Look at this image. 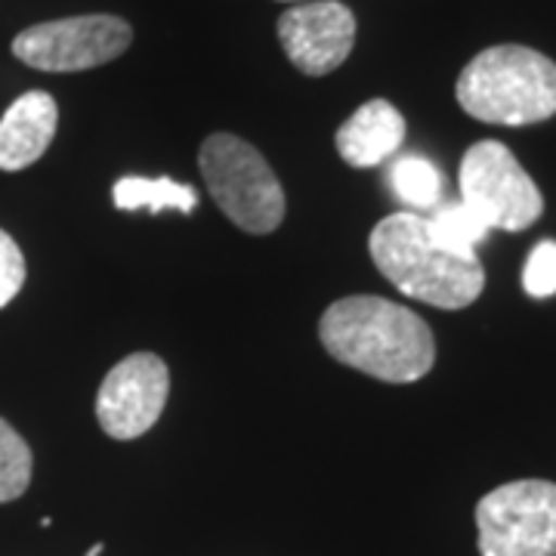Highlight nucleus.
I'll return each instance as SVG.
<instances>
[{
    "instance_id": "2",
    "label": "nucleus",
    "mask_w": 556,
    "mask_h": 556,
    "mask_svg": "<svg viewBox=\"0 0 556 556\" xmlns=\"http://www.w3.org/2000/svg\"><path fill=\"white\" fill-rule=\"evenodd\" d=\"M368 251L380 276L393 281L402 294L437 309H464L477 303L485 288V269L477 254L442 248L430 236L427 217L412 211L380 219L371 229Z\"/></svg>"
},
{
    "instance_id": "4",
    "label": "nucleus",
    "mask_w": 556,
    "mask_h": 556,
    "mask_svg": "<svg viewBox=\"0 0 556 556\" xmlns=\"http://www.w3.org/2000/svg\"><path fill=\"white\" fill-rule=\"evenodd\" d=\"M199 170L217 207L251 236H269L285 219V189L257 146L236 134H211L199 149Z\"/></svg>"
},
{
    "instance_id": "3",
    "label": "nucleus",
    "mask_w": 556,
    "mask_h": 556,
    "mask_svg": "<svg viewBox=\"0 0 556 556\" xmlns=\"http://www.w3.org/2000/svg\"><path fill=\"white\" fill-rule=\"evenodd\" d=\"M455 97L482 124H541L556 115V62L522 43H497L464 65Z\"/></svg>"
},
{
    "instance_id": "7",
    "label": "nucleus",
    "mask_w": 556,
    "mask_h": 556,
    "mask_svg": "<svg viewBox=\"0 0 556 556\" xmlns=\"http://www.w3.org/2000/svg\"><path fill=\"white\" fill-rule=\"evenodd\" d=\"M134 43L130 22L112 13H87L38 22L13 38V56L35 72L72 75L118 60Z\"/></svg>"
},
{
    "instance_id": "8",
    "label": "nucleus",
    "mask_w": 556,
    "mask_h": 556,
    "mask_svg": "<svg viewBox=\"0 0 556 556\" xmlns=\"http://www.w3.org/2000/svg\"><path fill=\"white\" fill-rule=\"evenodd\" d=\"M170 393L167 362L155 353H134L121 358L105 375L97 393V420L102 433L130 442L159 424Z\"/></svg>"
},
{
    "instance_id": "13",
    "label": "nucleus",
    "mask_w": 556,
    "mask_h": 556,
    "mask_svg": "<svg viewBox=\"0 0 556 556\" xmlns=\"http://www.w3.org/2000/svg\"><path fill=\"white\" fill-rule=\"evenodd\" d=\"M427 229L442 248L457 251V254H477L479 244L492 232L485 226V219L479 217L473 207H467L464 201L439 207L437 214L427 219Z\"/></svg>"
},
{
    "instance_id": "15",
    "label": "nucleus",
    "mask_w": 556,
    "mask_h": 556,
    "mask_svg": "<svg viewBox=\"0 0 556 556\" xmlns=\"http://www.w3.org/2000/svg\"><path fill=\"white\" fill-rule=\"evenodd\" d=\"M31 470L35 457L28 442L16 433L13 424L0 417V504L25 495V489L31 485Z\"/></svg>"
},
{
    "instance_id": "10",
    "label": "nucleus",
    "mask_w": 556,
    "mask_h": 556,
    "mask_svg": "<svg viewBox=\"0 0 556 556\" xmlns=\"http://www.w3.org/2000/svg\"><path fill=\"white\" fill-rule=\"evenodd\" d=\"M60 127V105L47 90H28L0 118V170L31 167L50 149Z\"/></svg>"
},
{
    "instance_id": "19",
    "label": "nucleus",
    "mask_w": 556,
    "mask_h": 556,
    "mask_svg": "<svg viewBox=\"0 0 556 556\" xmlns=\"http://www.w3.org/2000/svg\"><path fill=\"white\" fill-rule=\"evenodd\" d=\"M285 3H306V0H285Z\"/></svg>"
},
{
    "instance_id": "11",
    "label": "nucleus",
    "mask_w": 556,
    "mask_h": 556,
    "mask_svg": "<svg viewBox=\"0 0 556 556\" xmlns=\"http://www.w3.org/2000/svg\"><path fill=\"white\" fill-rule=\"evenodd\" d=\"M334 142L350 167H378L405 142V118L393 102H365L340 124Z\"/></svg>"
},
{
    "instance_id": "18",
    "label": "nucleus",
    "mask_w": 556,
    "mask_h": 556,
    "mask_svg": "<svg viewBox=\"0 0 556 556\" xmlns=\"http://www.w3.org/2000/svg\"><path fill=\"white\" fill-rule=\"evenodd\" d=\"M102 551H105V544H102V541H100V544H93V547L87 551V556H100Z\"/></svg>"
},
{
    "instance_id": "12",
    "label": "nucleus",
    "mask_w": 556,
    "mask_h": 556,
    "mask_svg": "<svg viewBox=\"0 0 556 556\" xmlns=\"http://www.w3.org/2000/svg\"><path fill=\"white\" fill-rule=\"evenodd\" d=\"M112 201L118 211H179L192 214L199 207V189L170 177H121L112 186Z\"/></svg>"
},
{
    "instance_id": "1",
    "label": "nucleus",
    "mask_w": 556,
    "mask_h": 556,
    "mask_svg": "<svg viewBox=\"0 0 556 556\" xmlns=\"http://www.w3.org/2000/svg\"><path fill=\"white\" fill-rule=\"evenodd\" d=\"M318 340L340 365L383 383H415L437 362V340L408 306L375 294L343 298L325 309Z\"/></svg>"
},
{
    "instance_id": "6",
    "label": "nucleus",
    "mask_w": 556,
    "mask_h": 556,
    "mask_svg": "<svg viewBox=\"0 0 556 556\" xmlns=\"http://www.w3.org/2000/svg\"><path fill=\"white\" fill-rule=\"evenodd\" d=\"M482 556H556V482L517 479L477 504Z\"/></svg>"
},
{
    "instance_id": "14",
    "label": "nucleus",
    "mask_w": 556,
    "mask_h": 556,
    "mask_svg": "<svg viewBox=\"0 0 556 556\" xmlns=\"http://www.w3.org/2000/svg\"><path fill=\"white\" fill-rule=\"evenodd\" d=\"M390 186L396 192L399 201L412 204V207H437L442 195V177H439L437 164L420 155H405L393 164L390 170Z\"/></svg>"
},
{
    "instance_id": "5",
    "label": "nucleus",
    "mask_w": 556,
    "mask_h": 556,
    "mask_svg": "<svg viewBox=\"0 0 556 556\" xmlns=\"http://www.w3.org/2000/svg\"><path fill=\"white\" fill-rule=\"evenodd\" d=\"M457 186L460 201L473 207L489 229L522 232L544 214V195L535 179L497 139H479L464 152Z\"/></svg>"
},
{
    "instance_id": "16",
    "label": "nucleus",
    "mask_w": 556,
    "mask_h": 556,
    "mask_svg": "<svg viewBox=\"0 0 556 556\" xmlns=\"http://www.w3.org/2000/svg\"><path fill=\"white\" fill-rule=\"evenodd\" d=\"M526 294L544 300L556 294V241H538L522 269Z\"/></svg>"
},
{
    "instance_id": "17",
    "label": "nucleus",
    "mask_w": 556,
    "mask_h": 556,
    "mask_svg": "<svg viewBox=\"0 0 556 556\" xmlns=\"http://www.w3.org/2000/svg\"><path fill=\"white\" fill-rule=\"evenodd\" d=\"M25 285V257L10 232L0 229V309L13 303Z\"/></svg>"
},
{
    "instance_id": "9",
    "label": "nucleus",
    "mask_w": 556,
    "mask_h": 556,
    "mask_svg": "<svg viewBox=\"0 0 556 556\" xmlns=\"http://www.w3.org/2000/svg\"><path fill=\"white\" fill-rule=\"evenodd\" d=\"M276 35L298 72L325 78L350 60L356 47V16L340 0H306L278 16Z\"/></svg>"
}]
</instances>
